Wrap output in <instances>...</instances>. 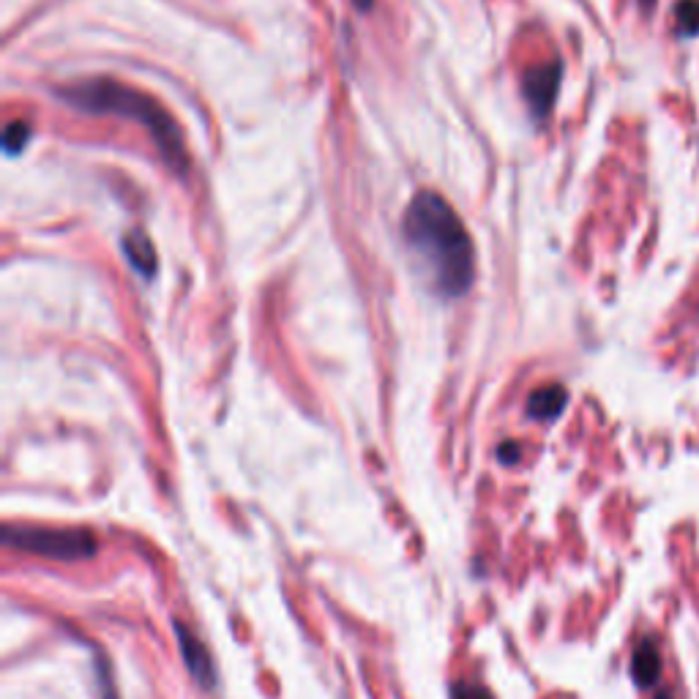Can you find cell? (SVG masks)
<instances>
[{
    "mask_svg": "<svg viewBox=\"0 0 699 699\" xmlns=\"http://www.w3.org/2000/svg\"><path fill=\"white\" fill-rule=\"evenodd\" d=\"M402 235L429 287L443 298H462L475 279L473 238L437 191H418L402 219Z\"/></svg>",
    "mask_w": 699,
    "mask_h": 699,
    "instance_id": "cell-1",
    "label": "cell"
},
{
    "mask_svg": "<svg viewBox=\"0 0 699 699\" xmlns=\"http://www.w3.org/2000/svg\"><path fill=\"white\" fill-rule=\"evenodd\" d=\"M55 96L63 105H69L77 113L85 115H113V118H124V121H134L137 126H143L151 140L159 148V156L164 159V164L183 175L189 170V156H186V145H183V134L178 129V124L172 121V115L156 102L153 96L121 85L115 79H85L69 87H58Z\"/></svg>",
    "mask_w": 699,
    "mask_h": 699,
    "instance_id": "cell-2",
    "label": "cell"
},
{
    "mask_svg": "<svg viewBox=\"0 0 699 699\" xmlns=\"http://www.w3.org/2000/svg\"><path fill=\"white\" fill-rule=\"evenodd\" d=\"M6 547L25 549L50 560H85L93 557L98 544L85 530H41V528H6Z\"/></svg>",
    "mask_w": 699,
    "mask_h": 699,
    "instance_id": "cell-3",
    "label": "cell"
},
{
    "mask_svg": "<svg viewBox=\"0 0 699 699\" xmlns=\"http://www.w3.org/2000/svg\"><path fill=\"white\" fill-rule=\"evenodd\" d=\"M560 77H563V69H560V60L555 63H544V66H536L525 74L522 79V96L525 102L530 107V113L536 118H544L549 115L555 98H557V87H560Z\"/></svg>",
    "mask_w": 699,
    "mask_h": 699,
    "instance_id": "cell-4",
    "label": "cell"
},
{
    "mask_svg": "<svg viewBox=\"0 0 699 699\" xmlns=\"http://www.w3.org/2000/svg\"><path fill=\"white\" fill-rule=\"evenodd\" d=\"M175 637L180 645V656L191 672V677L203 685V688H214L216 683V669H214V658L208 653V648L197 639V634H191L183 623H175Z\"/></svg>",
    "mask_w": 699,
    "mask_h": 699,
    "instance_id": "cell-5",
    "label": "cell"
},
{
    "mask_svg": "<svg viewBox=\"0 0 699 699\" xmlns=\"http://www.w3.org/2000/svg\"><path fill=\"white\" fill-rule=\"evenodd\" d=\"M568 405V391L563 385H541L530 393L528 399V413L530 418H538V421H552L557 418Z\"/></svg>",
    "mask_w": 699,
    "mask_h": 699,
    "instance_id": "cell-6",
    "label": "cell"
},
{
    "mask_svg": "<svg viewBox=\"0 0 699 699\" xmlns=\"http://www.w3.org/2000/svg\"><path fill=\"white\" fill-rule=\"evenodd\" d=\"M124 254H126V260H129V265L140 273V276H145V279H151L153 273H156V252H153V244H151V238L143 233V230H132L129 235H124Z\"/></svg>",
    "mask_w": 699,
    "mask_h": 699,
    "instance_id": "cell-7",
    "label": "cell"
},
{
    "mask_svg": "<svg viewBox=\"0 0 699 699\" xmlns=\"http://www.w3.org/2000/svg\"><path fill=\"white\" fill-rule=\"evenodd\" d=\"M631 675L642 688H650L661 675V656L653 642H642L631 658Z\"/></svg>",
    "mask_w": 699,
    "mask_h": 699,
    "instance_id": "cell-8",
    "label": "cell"
},
{
    "mask_svg": "<svg viewBox=\"0 0 699 699\" xmlns=\"http://www.w3.org/2000/svg\"><path fill=\"white\" fill-rule=\"evenodd\" d=\"M680 36H699V0H683L675 12Z\"/></svg>",
    "mask_w": 699,
    "mask_h": 699,
    "instance_id": "cell-9",
    "label": "cell"
},
{
    "mask_svg": "<svg viewBox=\"0 0 699 699\" xmlns=\"http://www.w3.org/2000/svg\"><path fill=\"white\" fill-rule=\"evenodd\" d=\"M28 140H31V126L23 124V121H14V124H9V129H6L4 148H6L9 156H17V153H23V148L28 145Z\"/></svg>",
    "mask_w": 699,
    "mask_h": 699,
    "instance_id": "cell-10",
    "label": "cell"
},
{
    "mask_svg": "<svg viewBox=\"0 0 699 699\" xmlns=\"http://www.w3.org/2000/svg\"><path fill=\"white\" fill-rule=\"evenodd\" d=\"M451 699H494L483 685H473V683H459L451 691Z\"/></svg>",
    "mask_w": 699,
    "mask_h": 699,
    "instance_id": "cell-11",
    "label": "cell"
},
{
    "mask_svg": "<svg viewBox=\"0 0 699 699\" xmlns=\"http://www.w3.org/2000/svg\"><path fill=\"white\" fill-rule=\"evenodd\" d=\"M497 456H501V462H506V464H514L520 459V446L517 443H506V446H501Z\"/></svg>",
    "mask_w": 699,
    "mask_h": 699,
    "instance_id": "cell-12",
    "label": "cell"
},
{
    "mask_svg": "<svg viewBox=\"0 0 699 699\" xmlns=\"http://www.w3.org/2000/svg\"><path fill=\"white\" fill-rule=\"evenodd\" d=\"M353 6H355L358 12H369V9L374 6V0H353Z\"/></svg>",
    "mask_w": 699,
    "mask_h": 699,
    "instance_id": "cell-13",
    "label": "cell"
},
{
    "mask_svg": "<svg viewBox=\"0 0 699 699\" xmlns=\"http://www.w3.org/2000/svg\"><path fill=\"white\" fill-rule=\"evenodd\" d=\"M639 6H642V9H653L656 0H639Z\"/></svg>",
    "mask_w": 699,
    "mask_h": 699,
    "instance_id": "cell-14",
    "label": "cell"
},
{
    "mask_svg": "<svg viewBox=\"0 0 699 699\" xmlns=\"http://www.w3.org/2000/svg\"><path fill=\"white\" fill-rule=\"evenodd\" d=\"M658 699H669V696H667V694H661V696H658Z\"/></svg>",
    "mask_w": 699,
    "mask_h": 699,
    "instance_id": "cell-15",
    "label": "cell"
}]
</instances>
